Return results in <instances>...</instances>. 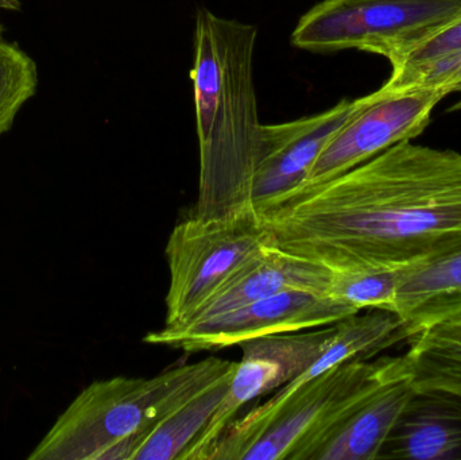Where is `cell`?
Instances as JSON below:
<instances>
[{"mask_svg": "<svg viewBox=\"0 0 461 460\" xmlns=\"http://www.w3.org/2000/svg\"><path fill=\"white\" fill-rule=\"evenodd\" d=\"M257 213L274 248L332 272L403 269L461 245V153L402 140Z\"/></svg>", "mask_w": 461, "mask_h": 460, "instance_id": "1", "label": "cell"}, {"mask_svg": "<svg viewBox=\"0 0 461 460\" xmlns=\"http://www.w3.org/2000/svg\"><path fill=\"white\" fill-rule=\"evenodd\" d=\"M257 35L252 24L197 11L191 70L200 148L197 218L257 213L249 197L263 126L254 84Z\"/></svg>", "mask_w": 461, "mask_h": 460, "instance_id": "2", "label": "cell"}, {"mask_svg": "<svg viewBox=\"0 0 461 460\" xmlns=\"http://www.w3.org/2000/svg\"><path fill=\"white\" fill-rule=\"evenodd\" d=\"M207 358L151 378L113 377L86 386L57 419L29 460H132L146 435L229 372Z\"/></svg>", "mask_w": 461, "mask_h": 460, "instance_id": "3", "label": "cell"}, {"mask_svg": "<svg viewBox=\"0 0 461 460\" xmlns=\"http://www.w3.org/2000/svg\"><path fill=\"white\" fill-rule=\"evenodd\" d=\"M402 356L347 362L298 389L273 408L235 419L208 460H306L317 443L363 397L381 385Z\"/></svg>", "mask_w": 461, "mask_h": 460, "instance_id": "4", "label": "cell"}, {"mask_svg": "<svg viewBox=\"0 0 461 460\" xmlns=\"http://www.w3.org/2000/svg\"><path fill=\"white\" fill-rule=\"evenodd\" d=\"M461 18V0H322L295 26L303 50L370 51L393 69L420 43Z\"/></svg>", "mask_w": 461, "mask_h": 460, "instance_id": "5", "label": "cell"}, {"mask_svg": "<svg viewBox=\"0 0 461 460\" xmlns=\"http://www.w3.org/2000/svg\"><path fill=\"white\" fill-rule=\"evenodd\" d=\"M273 239L258 213L226 219L192 215L167 243L170 284L165 326L188 323L199 308L249 258Z\"/></svg>", "mask_w": 461, "mask_h": 460, "instance_id": "6", "label": "cell"}, {"mask_svg": "<svg viewBox=\"0 0 461 460\" xmlns=\"http://www.w3.org/2000/svg\"><path fill=\"white\" fill-rule=\"evenodd\" d=\"M355 313L359 312L327 294L286 291L236 308L204 323L165 326L149 332L143 342L185 354L219 351L267 335L332 326Z\"/></svg>", "mask_w": 461, "mask_h": 460, "instance_id": "7", "label": "cell"}, {"mask_svg": "<svg viewBox=\"0 0 461 460\" xmlns=\"http://www.w3.org/2000/svg\"><path fill=\"white\" fill-rule=\"evenodd\" d=\"M335 327L267 335L241 343L240 362L236 364L229 391L207 428L189 447L183 460H208L239 410L258 397L281 389L305 373L319 358L332 338Z\"/></svg>", "mask_w": 461, "mask_h": 460, "instance_id": "8", "label": "cell"}, {"mask_svg": "<svg viewBox=\"0 0 461 460\" xmlns=\"http://www.w3.org/2000/svg\"><path fill=\"white\" fill-rule=\"evenodd\" d=\"M447 95L441 88L374 92L370 102L333 135L301 186L330 180L402 140L419 137L429 124L433 108Z\"/></svg>", "mask_w": 461, "mask_h": 460, "instance_id": "9", "label": "cell"}, {"mask_svg": "<svg viewBox=\"0 0 461 460\" xmlns=\"http://www.w3.org/2000/svg\"><path fill=\"white\" fill-rule=\"evenodd\" d=\"M371 95L341 100L335 107L297 121L263 124L260 153L251 184L255 211L300 188L333 135L368 102Z\"/></svg>", "mask_w": 461, "mask_h": 460, "instance_id": "10", "label": "cell"}, {"mask_svg": "<svg viewBox=\"0 0 461 460\" xmlns=\"http://www.w3.org/2000/svg\"><path fill=\"white\" fill-rule=\"evenodd\" d=\"M332 270L320 264L267 246L241 265L199 308L186 327L204 323L236 308L286 291L325 294Z\"/></svg>", "mask_w": 461, "mask_h": 460, "instance_id": "11", "label": "cell"}, {"mask_svg": "<svg viewBox=\"0 0 461 460\" xmlns=\"http://www.w3.org/2000/svg\"><path fill=\"white\" fill-rule=\"evenodd\" d=\"M414 392L402 356L400 367L340 419L306 460H375Z\"/></svg>", "mask_w": 461, "mask_h": 460, "instance_id": "12", "label": "cell"}, {"mask_svg": "<svg viewBox=\"0 0 461 460\" xmlns=\"http://www.w3.org/2000/svg\"><path fill=\"white\" fill-rule=\"evenodd\" d=\"M378 459L461 460V399L414 389Z\"/></svg>", "mask_w": 461, "mask_h": 460, "instance_id": "13", "label": "cell"}, {"mask_svg": "<svg viewBox=\"0 0 461 460\" xmlns=\"http://www.w3.org/2000/svg\"><path fill=\"white\" fill-rule=\"evenodd\" d=\"M392 312L409 340L438 321L461 316V245L400 269Z\"/></svg>", "mask_w": 461, "mask_h": 460, "instance_id": "14", "label": "cell"}, {"mask_svg": "<svg viewBox=\"0 0 461 460\" xmlns=\"http://www.w3.org/2000/svg\"><path fill=\"white\" fill-rule=\"evenodd\" d=\"M335 331L319 358L300 377L282 386L262 404L273 408L289 399L298 389L324 373L357 359H370L395 343L408 340L402 321L392 311L373 308L366 313H355L333 324Z\"/></svg>", "mask_w": 461, "mask_h": 460, "instance_id": "15", "label": "cell"}, {"mask_svg": "<svg viewBox=\"0 0 461 460\" xmlns=\"http://www.w3.org/2000/svg\"><path fill=\"white\" fill-rule=\"evenodd\" d=\"M236 364L154 427L135 451L132 460H183L226 396Z\"/></svg>", "mask_w": 461, "mask_h": 460, "instance_id": "16", "label": "cell"}, {"mask_svg": "<svg viewBox=\"0 0 461 460\" xmlns=\"http://www.w3.org/2000/svg\"><path fill=\"white\" fill-rule=\"evenodd\" d=\"M411 340L403 356L414 389L447 392L461 399V316L432 324Z\"/></svg>", "mask_w": 461, "mask_h": 460, "instance_id": "17", "label": "cell"}, {"mask_svg": "<svg viewBox=\"0 0 461 460\" xmlns=\"http://www.w3.org/2000/svg\"><path fill=\"white\" fill-rule=\"evenodd\" d=\"M34 59L0 37V135L13 127L16 113L37 92Z\"/></svg>", "mask_w": 461, "mask_h": 460, "instance_id": "18", "label": "cell"}, {"mask_svg": "<svg viewBox=\"0 0 461 460\" xmlns=\"http://www.w3.org/2000/svg\"><path fill=\"white\" fill-rule=\"evenodd\" d=\"M400 269L332 272L325 294L362 312L363 310L390 311L397 291Z\"/></svg>", "mask_w": 461, "mask_h": 460, "instance_id": "19", "label": "cell"}, {"mask_svg": "<svg viewBox=\"0 0 461 460\" xmlns=\"http://www.w3.org/2000/svg\"><path fill=\"white\" fill-rule=\"evenodd\" d=\"M409 88H441L449 94L461 91V53L444 57L398 80H389L382 89L398 92Z\"/></svg>", "mask_w": 461, "mask_h": 460, "instance_id": "20", "label": "cell"}, {"mask_svg": "<svg viewBox=\"0 0 461 460\" xmlns=\"http://www.w3.org/2000/svg\"><path fill=\"white\" fill-rule=\"evenodd\" d=\"M457 53H461V18L416 46L403 61L393 69L389 80L405 77L425 65Z\"/></svg>", "mask_w": 461, "mask_h": 460, "instance_id": "21", "label": "cell"}, {"mask_svg": "<svg viewBox=\"0 0 461 460\" xmlns=\"http://www.w3.org/2000/svg\"><path fill=\"white\" fill-rule=\"evenodd\" d=\"M19 0H0V10L18 11L21 10ZM3 26L0 23V37H2Z\"/></svg>", "mask_w": 461, "mask_h": 460, "instance_id": "22", "label": "cell"}, {"mask_svg": "<svg viewBox=\"0 0 461 460\" xmlns=\"http://www.w3.org/2000/svg\"><path fill=\"white\" fill-rule=\"evenodd\" d=\"M452 110H454V111L461 110V100L459 103H456V104H455L454 107H452Z\"/></svg>", "mask_w": 461, "mask_h": 460, "instance_id": "23", "label": "cell"}]
</instances>
